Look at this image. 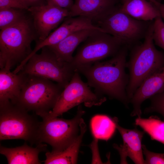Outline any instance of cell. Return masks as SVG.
Wrapping results in <instances>:
<instances>
[{"instance_id":"obj_1","label":"cell","mask_w":164,"mask_h":164,"mask_svg":"<svg viewBox=\"0 0 164 164\" xmlns=\"http://www.w3.org/2000/svg\"><path fill=\"white\" fill-rule=\"evenodd\" d=\"M128 49L124 46L111 59L77 71L86 77L88 85L94 88L96 93L117 99L127 108L130 103L126 91L129 76L125 72Z\"/></svg>"},{"instance_id":"obj_2","label":"cell","mask_w":164,"mask_h":164,"mask_svg":"<svg viewBox=\"0 0 164 164\" xmlns=\"http://www.w3.org/2000/svg\"><path fill=\"white\" fill-rule=\"evenodd\" d=\"M38 39L29 13L19 22L1 30L0 69L11 70L19 65L32 52V41Z\"/></svg>"},{"instance_id":"obj_3","label":"cell","mask_w":164,"mask_h":164,"mask_svg":"<svg viewBox=\"0 0 164 164\" xmlns=\"http://www.w3.org/2000/svg\"><path fill=\"white\" fill-rule=\"evenodd\" d=\"M153 22L150 25L143 43L131 48L129 59L127 62L129 75L126 91L129 100L147 77L164 66V53L157 50L154 45Z\"/></svg>"},{"instance_id":"obj_4","label":"cell","mask_w":164,"mask_h":164,"mask_svg":"<svg viewBox=\"0 0 164 164\" xmlns=\"http://www.w3.org/2000/svg\"><path fill=\"white\" fill-rule=\"evenodd\" d=\"M25 75L19 96L15 104L41 117L53 108L64 88L48 79Z\"/></svg>"},{"instance_id":"obj_5","label":"cell","mask_w":164,"mask_h":164,"mask_svg":"<svg viewBox=\"0 0 164 164\" xmlns=\"http://www.w3.org/2000/svg\"><path fill=\"white\" fill-rule=\"evenodd\" d=\"M29 111L9 101L0 103V140L20 139L38 145L40 122Z\"/></svg>"},{"instance_id":"obj_6","label":"cell","mask_w":164,"mask_h":164,"mask_svg":"<svg viewBox=\"0 0 164 164\" xmlns=\"http://www.w3.org/2000/svg\"><path fill=\"white\" fill-rule=\"evenodd\" d=\"M85 111L80 105L77 114L72 119L57 117H42L38 132L39 144L45 143L50 145L51 151H62L70 145L79 135L80 125Z\"/></svg>"},{"instance_id":"obj_7","label":"cell","mask_w":164,"mask_h":164,"mask_svg":"<svg viewBox=\"0 0 164 164\" xmlns=\"http://www.w3.org/2000/svg\"><path fill=\"white\" fill-rule=\"evenodd\" d=\"M83 43L70 63L75 72L113 57L125 46L117 38L98 30L94 31Z\"/></svg>"},{"instance_id":"obj_8","label":"cell","mask_w":164,"mask_h":164,"mask_svg":"<svg viewBox=\"0 0 164 164\" xmlns=\"http://www.w3.org/2000/svg\"><path fill=\"white\" fill-rule=\"evenodd\" d=\"M41 50V53L33 55L19 72L55 81L64 88L75 71L70 63L60 60L48 46Z\"/></svg>"},{"instance_id":"obj_9","label":"cell","mask_w":164,"mask_h":164,"mask_svg":"<svg viewBox=\"0 0 164 164\" xmlns=\"http://www.w3.org/2000/svg\"><path fill=\"white\" fill-rule=\"evenodd\" d=\"M120 5L96 25L131 48L144 38L152 21L135 19L121 11Z\"/></svg>"},{"instance_id":"obj_10","label":"cell","mask_w":164,"mask_h":164,"mask_svg":"<svg viewBox=\"0 0 164 164\" xmlns=\"http://www.w3.org/2000/svg\"><path fill=\"white\" fill-rule=\"evenodd\" d=\"M105 100L106 98L102 96L92 92L88 84L82 80L79 72L75 71L53 108L41 118L57 117L81 103L91 107L100 105Z\"/></svg>"},{"instance_id":"obj_11","label":"cell","mask_w":164,"mask_h":164,"mask_svg":"<svg viewBox=\"0 0 164 164\" xmlns=\"http://www.w3.org/2000/svg\"><path fill=\"white\" fill-rule=\"evenodd\" d=\"M28 10L38 37L37 40L39 41L46 38L52 30L68 17L69 12L58 6L49 4L30 7Z\"/></svg>"},{"instance_id":"obj_12","label":"cell","mask_w":164,"mask_h":164,"mask_svg":"<svg viewBox=\"0 0 164 164\" xmlns=\"http://www.w3.org/2000/svg\"><path fill=\"white\" fill-rule=\"evenodd\" d=\"M112 119L123 141V144L119 146L115 144L113 145L120 155V163L128 164L126 159L128 157L135 164H144L142 141L145 132L136 127L132 129L125 128L118 124L117 117H114Z\"/></svg>"},{"instance_id":"obj_13","label":"cell","mask_w":164,"mask_h":164,"mask_svg":"<svg viewBox=\"0 0 164 164\" xmlns=\"http://www.w3.org/2000/svg\"><path fill=\"white\" fill-rule=\"evenodd\" d=\"M90 29L104 31L90 19L83 16L67 17L61 25L43 40L36 41L35 46L30 55L31 56L40 49L55 45L76 32Z\"/></svg>"},{"instance_id":"obj_14","label":"cell","mask_w":164,"mask_h":164,"mask_svg":"<svg viewBox=\"0 0 164 164\" xmlns=\"http://www.w3.org/2000/svg\"><path fill=\"white\" fill-rule=\"evenodd\" d=\"M120 2L121 0H75L68 17H85L96 25L118 8Z\"/></svg>"},{"instance_id":"obj_15","label":"cell","mask_w":164,"mask_h":164,"mask_svg":"<svg viewBox=\"0 0 164 164\" xmlns=\"http://www.w3.org/2000/svg\"><path fill=\"white\" fill-rule=\"evenodd\" d=\"M164 91V66L147 77L141 83L130 100L132 105L131 116L141 117V105L145 100Z\"/></svg>"},{"instance_id":"obj_16","label":"cell","mask_w":164,"mask_h":164,"mask_svg":"<svg viewBox=\"0 0 164 164\" xmlns=\"http://www.w3.org/2000/svg\"><path fill=\"white\" fill-rule=\"evenodd\" d=\"M47 145L43 143L35 147L26 143L11 148L0 145V153L5 157L9 164H40L39 155L41 152L47 151Z\"/></svg>"},{"instance_id":"obj_17","label":"cell","mask_w":164,"mask_h":164,"mask_svg":"<svg viewBox=\"0 0 164 164\" xmlns=\"http://www.w3.org/2000/svg\"><path fill=\"white\" fill-rule=\"evenodd\" d=\"M26 75L15 73L5 68L0 70V103L10 101L15 104L18 98Z\"/></svg>"},{"instance_id":"obj_18","label":"cell","mask_w":164,"mask_h":164,"mask_svg":"<svg viewBox=\"0 0 164 164\" xmlns=\"http://www.w3.org/2000/svg\"><path fill=\"white\" fill-rule=\"evenodd\" d=\"M95 30L86 29L77 31L68 36L57 44L47 46L60 60L70 63L73 59V54L77 47Z\"/></svg>"},{"instance_id":"obj_19","label":"cell","mask_w":164,"mask_h":164,"mask_svg":"<svg viewBox=\"0 0 164 164\" xmlns=\"http://www.w3.org/2000/svg\"><path fill=\"white\" fill-rule=\"evenodd\" d=\"M80 132L73 142L64 150L58 152L47 151L45 164H76L82 139L87 130L86 125L82 118L80 125Z\"/></svg>"},{"instance_id":"obj_20","label":"cell","mask_w":164,"mask_h":164,"mask_svg":"<svg viewBox=\"0 0 164 164\" xmlns=\"http://www.w3.org/2000/svg\"><path fill=\"white\" fill-rule=\"evenodd\" d=\"M122 12L140 20L152 21L160 16L157 6L149 0H128L121 4Z\"/></svg>"},{"instance_id":"obj_21","label":"cell","mask_w":164,"mask_h":164,"mask_svg":"<svg viewBox=\"0 0 164 164\" xmlns=\"http://www.w3.org/2000/svg\"><path fill=\"white\" fill-rule=\"evenodd\" d=\"M90 127L94 139L97 140L108 141L113 136L116 128L113 119L104 114H97L92 117Z\"/></svg>"},{"instance_id":"obj_22","label":"cell","mask_w":164,"mask_h":164,"mask_svg":"<svg viewBox=\"0 0 164 164\" xmlns=\"http://www.w3.org/2000/svg\"><path fill=\"white\" fill-rule=\"evenodd\" d=\"M134 125L141 127L152 140L164 144V121L158 117L152 116L148 118L138 117Z\"/></svg>"},{"instance_id":"obj_23","label":"cell","mask_w":164,"mask_h":164,"mask_svg":"<svg viewBox=\"0 0 164 164\" xmlns=\"http://www.w3.org/2000/svg\"><path fill=\"white\" fill-rule=\"evenodd\" d=\"M28 10L9 8L0 9L1 30L21 21L29 14Z\"/></svg>"},{"instance_id":"obj_24","label":"cell","mask_w":164,"mask_h":164,"mask_svg":"<svg viewBox=\"0 0 164 164\" xmlns=\"http://www.w3.org/2000/svg\"><path fill=\"white\" fill-rule=\"evenodd\" d=\"M149 99L150 105L145 109L144 113L147 114L157 112L163 117L164 121V91L152 96Z\"/></svg>"},{"instance_id":"obj_25","label":"cell","mask_w":164,"mask_h":164,"mask_svg":"<svg viewBox=\"0 0 164 164\" xmlns=\"http://www.w3.org/2000/svg\"><path fill=\"white\" fill-rule=\"evenodd\" d=\"M152 37L154 43L164 50V22L161 16L153 21Z\"/></svg>"},{"instance_id":"obj_26","label":"cell","mask_w":164,"mask_h":164,"mask_svg":"<svg viewBox=\"0 0 164 164\" xmlns=\"http://www.w3.org/2000/svg\"><path fill=\"white\" fill-rule=\"evenodd\" d=\"M143 154L145 157L144 164H164V153H157L149 150L146 146L142 145Z\"/></svg>"},{"instance_id":"obj_27","label":"cell","mask_w":164,"mask_h":164,"mask_svg":"<svg viewBox=\"0 0 164 164\" xmlns=\"http://www.w3.org/2000/svg\"><path fill=\"white\" fill-rule=\"evenodd\" d=\"M29 8L23 0H0V9L13 8L28 10Z\"/></svg>"},{"instance_id":"obj_28","label":"cell","mask_w":164,"mask_h":164,"mask_svg":"<svg viewBox=\"0 0 164 164\" xmlns=\"http://www.w3.org/2000/svg\"><path fill=\"white\" fill-rule=\"evenodd\" d=\"M47 4L56 5L69 11L73 4V0H46Z\"/></svg>"},{"instance_id":"obj_29","label":"cell","mask_w":164,"mask_h":164,"mask_svg":"<svg viewBox=\"0 0 164 164\" xmlns=\"http://www.w3.org/2000/svg\"><path fill=\"white\" fill-rule=\"evenodd\" d=\"M30 7L43 5L47 4L46 0H23Z\"/></svg>"},{"instance_id":"obj_30","label":"cell","mask_w":164,"mask_h":164,"mask_svg":"<svg viewBox=\"0 0 164 164\" xmlns=\"http://www.w3.org/2000/svg\"><path fill=\"white\" fill-rule=\"evenodd\" d=\"M152 2L158 7L160 16L164 22V4L161 3L157 0H149Z\"/></svg>"},{"instance_id":"obj_31","label":"cell","mask_w":164,"mask_h":164,"mask_svg":"<svg viewBox=\"0 0 164 164\" xmlns=\"http://www.w3.org/2000/svg\"><path fill=\"white\" fill-rule=\"evenodd\" d=\"M127 0H121V3L122 4Z\"/></svg>"},{"instance_id":"obj_32","label":"cell","mask_w":164,"mask_h":164,"mask_svg":"<svg viewBox=\"0 0 164 164\" xmlns=\"http://www.w3.org/2000/svg\"><path fill=\"white\" fill-rule=\"evenodd\" d=\"M158 0V1H159V2H160V0Z\"/></svg>"}]
</instances>
